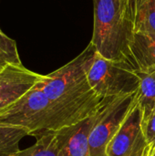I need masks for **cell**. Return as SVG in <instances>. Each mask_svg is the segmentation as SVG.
<instances>
[{
    "instance_id": "obj_4",
    "label": "cell",
    "mask_w": 155,
    "mask_h": 156,
    "mask_svg": "<svg viewBox=\"0 0 155 156\" xmlns=\"http://www.w3.org/2000/svg\"><path fill=\"white\" fill-rule=\"evenodd\" d=\"M88 80L101 99L131 95L140 87V78L128 62L110 60L97 52L88 69Z\"/></svg>"
},
{
    "instance_id": "obj_14",
    "label": "cell",
    "mask_w": 155,
    "mask_h": 156,
    "mask_svg": "<svg viewBox=\"0 0 155 156\" xmlns=\"http://www.w3.org/2000/svg\"><path fill=\"white\" fill-rule=\"evenodd\" d=\"M22 64L16 43L0 29V72L10 65Z\"/></svg>"
},
{
    "instance_id": "obj_2",
    "label": "cell",
    "mask_w": 155,
    "mask_h": 156,
    "mask_svg": "<svg viewBox=\"0 0 155 156\" xmlns=\"http://www.w3.org/2000/svg\"><path fill=\"white\" fill-rule=\"evenodd\" d=\"M94 27L91 43L104 58L126 61L133 40V0H94Z\"/></svg>"
},
{
    "instance_id": "obj_12",
    "label": "cell",
    "mask_w": 155,
    "mask_h": 156,
    "mask_svg": "<svg viewBox=\"0 0 155 156\" xmlns=\"http://www.w3.org/2000/svg\"><path fill=\"white\" fill-rule=\"evenodd\" d=\"M29 135V132L21 127L0 125V156H13L19 149V143Z\"/></svg>"
},
{
    "instance_id": "obj_13",
    "label": "cell",
    "mask_w": 155,
    "mask_h": 156,
    "mask_svg": "<svg viewBox=\"0 0 155 156\" xmlns=\"http://www.w3.org/2000/svg\"><path fill=\"white\" fill-rule=\"evenodd\" d=\"M13 156H58V140L56 132L41 133L34 145L20 150Z\"/></svg>"
},
{
    "instance_id": "obj_16",
    "label": "cell",
    "mask_w": 155,
    "mask_h": 156,
    "mask_svg": "<svg viewBox=\"0 0 155 156\" xmlns=\"http://www.w3.org/2000/svg\"><path fill=\"white\" fill-rule=\"evenodd\" d=\"M143 156H155V143L148 144L143 154Z\"/></svg>"
},
{
    "instance_id": "obj_11",
    "label": "cell",
    "mask_w": 155,
    "mask_h": 156,
    "mask_svg": "<svg viewBox=\"0 0 155 156\" xmlns=\"http://www.w3.org/2000/svg\"><path fill=\"white\" fill-rule=\"evenodd\" d=\"M135 32L155 36V0H133Z\"/></svg>"
},
{
    "instance_id": "obj_8",
    "label": "cell",
    "mask_w": 155,
    "mask_h": 156,
    "mask_svg": "<svg viewBox=\"0 0 155 156\" xmlns=\"http://www.w3.org/2000/svg\"><path fill=\"white\" fill-rule=\"evenodd\" d=\"M101 109L82 122L56 132L58 140V156H90L89 137Z\"/></svg>"
},
{
    "instance_id": "obj_1",
    "label": "cell",
    "mask_w": 155,
    "mask_h": 156,
    "mask_svg": "<svg viewBox=\"0 0 155 156\" xmlns=\"http://www.w3.org/2000/svg\"><path fill=\"white\" fill-rule=\"evenodd\" d=\"M97 50L90 45L74 59L56 71L43 76L40 87L48 99L78 122L96 113L112 99H101L92 90L88 69Z\"/></svg>"
},
{
    "instance_id": "obj_6",
    "label": "cell",
    "mask_w": 155,
    "mask_h": 156,
    "mask_svg": "<svg viewBox=\"0 0 155 156\" xmlns=\"http://www.w3.org/2000/svg\"><path fill=\"white\" fill-rule=\"evenodd\" d=\"M148 143L143 125V113L138 99L121 128L109 143L107 156H143Z\"/></svg>"
},
{
    "instance_id": "obj_15",
    "label": "cell",
    "mask_w": 155,
    "mask_h": 156,
    "mask_svg": "<svg viewBox=\"0 0 155 156\" xmlns=\"http://www.w3.org/2000/svg\"><path fill=\"white\" fill-rule=\"evenodd\" d=\"M143 125L148 144L155 143V110Z\"/></svg>"
},
{
    "instance_id": "obj_9",
    "label": "cell",
    "mask_w": 155,
    "mask_h": 156,
    "mask_svg": "<svg viewBox=\"0 0 155 156\" xmlns=\"http://www.w3.org/2000/svg\"><path fill=\"white\" fill-rule=\"evenodd\" d=\"M128 63L135 71L146 70L155 67V36L135 32L130 46Z\"/></svg>"
},
{
    "instance_id": "obj_10",
    "label": "cell",
    "mask_w": 155,
    "mask_h": 156,
    "mask_svg": "<svg viewBox=\"0 0 155 156\" xmlns=\"http://www.w3.org/2000/svg\"><path fill=\"white\" fill-rule=\"evenodd\" d=\"M140 78L138 104L143 113V124L155 110V67L136 71Z\"/></svg>"
},
{
    "instance_id": "obj_3",
    "label": "cell",
    "mask_w": 155,
    "mask_h": 156,
    "mask_svg": "<svg viewBox=\"0 0 155 156\" xmlns=\"http://www.w3.org/2000/svg\"><path fill=\"white\" fill-rule=\"evenodd\" d=\"M79 122L48 99L39 81L0 112V125L24 128L29 135L58 132Z\"/></svg>"
},
{
    "instance_id": "obj_5",
    "label": "cell",
    "mask_w": 155,
    "mask_h": 156,
    "mask_svg": "<svg viewBox=\"0 0 155 156\" xmlns=\"http://www.w3.org/2000/svg\"><path fill=\"white\" fill-rule=\"evenodd\" d=\"M137 99L138 91L112 99L101 109L89 137L90 156H107L109 143L121 128Z\"/></svg>"
},
{
    "instance_id": "obj_7",
    "label": "cell",
    "mask_w": 155,
    "mask_h": 156,
    "mask_svg": "<svg viewBox=\"0 0 155 156\" xmlns=\"http://www.w3.org/2000/svg\"><path fill=\"white\" fill-rule=\"evenodd\" d=\"M43 76L27 69L22 64L10 65L1 71L0 112L26 93Z\"/></svg>"
}]
</instances>
